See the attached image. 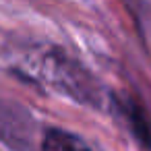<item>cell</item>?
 Wrapping results in <instances>:
<instances>
[{
	"instance_id": "6da1fadb",
	"label": "cell",
	"mask_w": 151,
	"mask_h": 151,
	"mask_svg": "<svg viewBox=\"0 0 151 151\" xmlns=\"http://www.w3.org/2000/svg\"><path fill=\"white\" fill-rule=\"evenodd\" d=\"M42 151H89L87 143L68 132V130H60V128H52L46 132L44 143H42Z\"/></svg>"
}]
</instances>
